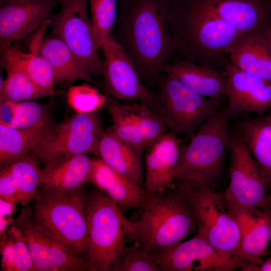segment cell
Returning a JSON list of instances; mask_svg holds the SVG:
<instances>
[{"mask_svg": "<svg viewBox=\"0 0 271 271\" xmlns=\"http://www.w3.org/2000/svg\"><path fill=\"white\" fill-rule=\"evenodd\" d=\"M113 39L122 47L144 84L155 85L173 53L167 21L168 0H118Z\"/></svg>", "mask_w": 271, "mask_h": 271, "instance_id": "1", "label": "cell"}, {"mask_svg": "<svg viewBox=\"0 0 271 271\" xmlns=\"http://www.w3.org/2000/svg\"><path fill=\"white\" fill-rule=\"evenodd\" d=\"M167 21L174 62L187 61L224 71L227 49L242 33L179 0H168Z\"/></svg>", "mask_w": 271, "mask_h": 271, "instance_id": "2", "label": "cell"}, {"mask_svg": "<svg viewBox=\"0 0 271 271\" xmlns=\"http://www.w3.org/2000/svg\"><path fill=\"white\" fill-rule=\"evenodd\" d=\"M132 221L130 240L153 258L175 246L197 229L192 208L176 187L159 195H148Z\"/></svg>", "mask_w": 271, "mask_h": 271, "instance_id": "3", "label": "cell"}, {"mask_svg": "<svg viewBox=\"0 0 271 271\" xmlns=\"http://www.w3.org/2000/svg\"><path fill=\"white\" fill-rule=\"evenodd\" d=\"M87 197L81 188L64 191L41 186L33 198L32 211L37 225L82 257L87 235Z\"/></svg>", "mask_w": 271, "mask_h": 271, "instance_id": "4", "label": "cell"}, {"mask_svg": "<svg viewBox=\"0 0 271 271\" xmlns=\"http://www.w3.org/2000/svg\"><path fill=\"white\" fill-rule=\"evenodd\" d=\"M225 109H220L204 122L180 147L175 182L194 180L214 189L223 172L230 134Z\"/></svg>", "mask_w": 271, "mask_h": 271, "instance_id": "5", "label": "cell"}, {"mask_svg": "<svg viewBox=\"0 0 271 271\" xmlns=\"http://www.w3.org/2000/svg\"><path fill=\"white\" fill-rule=\"evenodd\" d=\"M85 255L98 270H111L130 240L132 221L100 190L87 197Z\"/></svg>", "mask_w": 271, "mask_h": 271, "instance_id": "6", "label": "cell"}, {"mask_svg": "<svg viewBox=\"0 0 271 271\" xmlns=\"http://www.w3.org/2000/svg\"><path fill=\"white\" fill-rule=\"evenodd\" d=\"M176 186L192 208L197 230L196 235L223 254L238 256L252 263L242 250L239 228L223 194L194 180L178 181Z\"/></svg>", "mask_w": 271, "mask_h": 271, "instance_id": "7", "label": "cell"}, {"mask_svg": "<svg viewBox=\"0 0 271 271\" xmlns=\"http://www.w3.org/2000/svg\"><path fill=\"white\" fill-rule=\"evenodd\" d=\"M158 89L154 111L169 129L190 138L198 128L221 109V101L204 96L162 73L155 79Z\"/></svg>", "mask_w": 271, "mask_h": 271, "instance_id": "8", "label": "cell"}, {"mask_svg": "<svg viewBox=\"0 0 271 271\" xmlns=\"http://www.w3.org/2000/svg\"><path fill=\"white\" fill-rule=\"evenodd\" d=\"M88 4V0H59V11L48 17L51 34L68 46L91 75L102 74L103 61L97 53Z\"/></svg>", "mask_w": 271, "mask_h": 271, "instance_id": "9", "label": "cell"}, {"mask_svg": "<svg viewBox=\"0 0 271 271\" xmlns=\"http://www.w3.org/2000/svg\"><path fill=\"white\" fill-rule=\"evenodd\" d=\"M229 186L223 193L225 200L241 206L257 207L271 213V195L257 165L244 142L230 132Z\"/></svg>", "mask_w": 271, "mask_h": 271, "instance_id": "10", "label": "cell"}, {"mask_svg": "<svg viewBox=\"0 0 271 271\" xmlns=\"http://www.w3.org/2000/svg\"><path fill=\"white\" fill-rule=\"evenodd\" d=\"M105 91L126 102H139L153 110L157 94L144 84L131 60L111 35L101 44Z\"/></svg>", "mask_w": 271, "mask_h": 271, "instance_id": "11", "label": "cell"}, {"mask_svg": "<svg viewBox=\"0 0 271 271\" xmlns=\"http://www.w3.org/2000/svg\"><path fill=\"white\" fill-rule=\"evenodd\" d=\"M161 271H231L250 262L223 254L195 235L153 258Z\"/></svg>", "mask_w": 271, "mask_h": 271, "instance_id": "12", "label": "cell"}, {"mask_svg": "<svg viewBox=\"0 0 271 271\" xmlns=\"http://www.w3.org/2000/svg\"><path fill=\"white\" fill-rule=\"evenodd\" d=\"M240 32L271 25V0H179Z\"/></svg>", "mask_w": 271, "mask_h": 271, "instance_id": "13", "label": "cell"}, {"mask_svg": "<svg viewBox=\"0 0 271 271\" xmlns=\"http://www.w3.org/2000/svg\"><path fill=\"white\" fill-rule=\"evenodd\" d=\"M224 72L227 98L225 109L229 119L243 111L260 115L271 109V82L247 74L229 61Z\"/></svg>", "mask_w": 271, "mask_h": 271, "instance_id": "14", "label": "cell"}, {"mask_svg": "<svg viewBox=\"0 0 271 271\" xmlns=\"http://www.w3.org/2000/svg\"><path fill=\"white\" fill-rule=\"evenodd\" d=\"M181 140L167 131L146 150L144 188L148 195L163 194L176 186L174 174Z\"/></svg>", "mask_w": 271, "mask_h": 271, "instance_id": "15", "label": "cell"}, {"mask_svg": "<svg viewBox=\"0 0 271 271\" xmlns=\"http://www.w3.org/2000/svg\"><path fill=\"white\" fill-rule=\"evenodd\" d=\"M59 4V0H11L1 5V48L39 28Z\"/></svg>", "mask_w": 271, "mask_h": 271, "instance_id": "16", "label": "cell"}, {"mask_svg": "<svg viewBox=\"0 0 271 271\" xmlns=\"http://www.w3.org/2000/svg\"><path fill=\"white\" fill-rule=\"evenodd\" d=\"M225 201L238 223L243 252L252 263H261V256L264 254L271 239V213L259 208L241 206Z\"/></svg>", "mask_w": 271, "mask_h": 271, "instance_id": "17", "label": "cell"}, {"mask_svg": "<svg viewBox=\"0 0 271 271\" xmlns=\"http://www.w3.org/2000/svg\"><path fill=\"white\" fill-rule=\"evenodd\" d=\"M227 54L229 62L237 68L271 82V50L262 29L240 34Z\"/></svg>", "mask_w": 271, "mask_h": 271, "instance_id": "18", "label": "cell"}, {"mask_svg": "<svg viewBox=\"0 0 271 271\" xmlns=\"http://www.w3.org/2000/svg\"><path fill=\"white\" fill-rule=\"evenodd\" d=\"M27 53L11 45L1 48L2 66L7 77L1 76L0 101L21 102L40 98L48 95L38 87L27 73L25 62Z\"/></svg>", "mask_w": 271, "mask_h": 271, "instance_id": "19", "label": "cell"}, {"mask_svg": "<svg viewBox=\"0 0 271 271\" xmlns=\"http://www.w3.org/2000/svg\"><path fill=\"white\" fill-rule=\"evenodd\" d=\"M90 181L106 193L122 211L140 210L148 197L144 188L132 183L100 159H92Z\"/></svg>", "mask_w": 271, "mask_h": 271, "instance_id": "20", "label": "cell"}, {"mask_svg": "<svg viewBox=\"0 0 271 271\" xmlns=\"http://www.w3.org/2000/svg\"><path fill=\"white\" fill-rule=\"evenodd\" d=\"M235 128L269 190L271 189V109L266 114L239 122Z\"/></svg>", "mask_w": 271, "mask_h": 271, "instance_id": "21", "label": "cell"}, {"mask_svg": "<svg viewBox=\"0 0 271 271\" xmlns=\"http://www.w3.org/2000/svg\"><path fill=\"white\" fill-rule=\"evenodd\" d=\"M53 126L31 152L44 166L87 153L96 154L98 138L101 133H58L53 131Z\"/></svg>", "mask_w": 271, "mask_h": 271, "instance_id": "22", "label": "cell"}, {"mask_svg": "<svg viewBox=\"0 0 271 271\" xmlns=\"http://www.w3.org/2000/svg\"><path fill=\"white\" fill-rule=\"evenodd\" d=\"M163 73L207 97L221 100L225 96L226 78L223 71L182 60L167 64Z\"/></svg>", "mask_w": 271, "mask_h": 271, "instance_id": "23", "label": "cell"}, {"mask_svg": "<svg viewBox=\"0 0 271 271\" xmlns=\"http://www.w3.org/2000/svg\"><path fill=\"white\" fill-rule=\"evenodd\" d=\"M96 155L123 177L142 187L144 184L142 155L127 145L110 130L100 134Z\"/></svg>", "mask_w": 271, "mask_h": 271, "instance_id": "24", "label": "cell"}, {"mask_svg": "<svg viewBox=\"0 0 271 271\" xmlns=\"http://www.w3.org/2000/svg\"><path fill=\"white\" fill-rule=\"evenodd\" d=\"M40 51L51 66L55 84H69L81 79L98 84L68 46L54 35L44 37Z\"/></svg>", "mask_w": 271, "mask_h": 271, "instance_id": "25", "label": "cell"}, {"mask_svg": "<svg viewBox=\"0 0 271 271\" xmlns=\"http://www.w3.org/2000/svg\"><path fill=\"white\" fill-rule=\"evenodd\" d=\"M92 159L85 154L75 156L41 169L40 186L64 191L81 188L90 181Z\"/></svg>", "mask_w": 271, "mask_h": 271, "instance_id": "26", "label": "cell"}, {"mask_svg": "<svg viewBox=\"0 0 271 271\" xmlns=\"http://www.w3.org/2000/svg\"><path fill=\"white\" fill-rule=\"evenodd\" d=\"M54 124L51 120L38 126L26 129L0 125L1 168L31 152Z\"/></svg>", "mask_w": 271, "mask_h": 271, "instance_id": "27", "label": "cell"}, {"mask_svg": "<svg viewBox=\"0 0 271 271\" xmlns=\"http://www.w3.org/2000/svg\"><path fill=\"white\" fill-rule=\"evenodd\" d=\"M50 25L47 19L38 28L32 38L29 52L27 53L25 62V70L34 83L45 92L49 97L57 93L55 88L54 74L51 66L40 51V46L46 30Z\"/></svg>", "mask_w": 271, "mask_h": 271, "instance_id": "28", "label": "cell"}, {"mask_svg": "<svg viewBox=\"0 0 271 271\" xmlns=\"http://www.w3.org/2000/svg\"><path fill=\"white\" fill-rule=\"evenodd\" d=\"M11 225L16 226L21 231L36 271H51L45 239L40 227L33 221L30 208H22Z\"/></svg>", "mask_w": 271, "mask_h": 271, "instance_id": "29", "label": "cell"}, {"mask_svg": "<svg viewBox=\"0 0 271 271\" xmlns=\"http://www.w3.org/2000/svg\"><path fill=\"white\" fill-rule=\"evenodd\" d=\"M9 168L17 187L19 203L26 206L33 199L40 186L41 169L39 160L30 152L6 166Z\"/></svg>", "mask_w": 271, "mask_h": 271, "instance_id": "30", "label": "cell"}, {"mask_svg": "<svg viewBox=\"0 0 271 271\" xmlns=\"http://www.w3.org/2000/svg\"><path fill=\"white\" fill-rule=\"evenodd\" d=\"M106 105L112 123L108 130L120 140L143 155L150 145L139 132L125 103L107 100Z\"/></svg>", "mask_w": 271, "mask_h": 271, "instance_id": "31", "label": "cell"}, {"mask_svg": "<svg viewBox=\"0 0 271 271\" xmlns=\"http://www.w3.org/2000/svg\"><path fill=\"white\" fill-rule=\"evenodd\" d=\"M41 230L47 245L51 271L98 270L87 259L76 255L58 240Z\"/></svg>", "mask_w": 271, "mask_h": 271, "instance_id": "32", "label": "cell"}, {"mask_svg": "<svg viewBox=\"0 0 271 271\" xmlns=\"http://www.w3.org/2000/svg\"><path fill=\"white\" fill-rule=\"evenodd\" d=\"M90 20L99 48L112 34L118 15V0H89Z\"/></svg>", "mask_w": 271, "mask_h": 271, "instance_id": "33", "label": "cell"}, {"mask_svg": "<svg viewBox=\"0 0 271 271\" xmlns=\"http://www.w3.org/2000/svg\"><path fill=\"white\" fill-rule=\"evenodd\" d=\"M125 107L139 132L150 146L167 132L163 119L147 105L139 102L125 103Z\"/></svg>", "mask_w": 271, "mask_h": 271, "instance_id": "34", "label": "cell"}, {"mask_svg": "<svg viewBox=\"0 0 271 271\" xmlns=\"http://www.w3.org/2000/svg\"><path fill=\"white\" fill-rule=\"evenodd\" d=\"M66 97L68 103L77 113H94L107 101L105 95L86 84L71 86Z\"/></svg>", "mask_w": 271, "mask_h": 271, "instance_id": "35", "label": "cell"}, {"mask_svg": "<svg viewBox=\"0 0 271 271\" xmlns=\"http://www.w3.org/2000/svg\"><path fill=\"white\" fill-rule=\"evenodd\" d=\"M111 270L161 271V269L148 253L133 243L124 248Z\"/></svg>", "mask_w": 271, "mask_h": 271, "instance_id": "36", "label": "cell"}, {"mask_svg": "<svg viewBox=\"0 0 271 271\" xmlns=\"http://www.w3.org/2000/svg\"><path fill=\"white\" fill-rule=\"evenodd\" d=\"M52 120L47 105L32 100L18 102L16 118L10 126L19 129L34 127Z\"/></svg>", "mask_w": 271, "mask_h": 271, "instance_id": "37", "label": "cell"}, {"mask_svg": "<svg viewBox=\"0 0 271 271\" xmlns=\"http://www.w3.org/2000/svg\"><path fill=\"white\" fill-rule=\"evenodd\" d=\"M9 229L15 242L16 271H36L31 253L21 231L14 225H12Z\"/></svg>", "mask_w": 271, "mask_h": 271, "instance_id": "38", "label": "cell"}, {"mask_svg": "<svg viewBox=\"0 0 271 271\" xmlns=\"http://www.w3.org/2000/svg\"><path fill=\"white\" fill-rule=\"evenodd\" d=\"M0 251L2 271H16V253L13 236L9 229L1 236Z\"/></svg>", "mask_w": 271, "mask_h": 271, "instance_id": "39", "label": "cell"}, {"mask_svg": "<svg viewBox=\"0 0 271 271\" xmlns=\"http://www.w3.org/2000/svg\"><path fill=\"white\" fill-rule=\"evenodd\" d=\"M0 198L19 203V198L17 187L8 166L1 168L0 173Z\"/></svg>", "mask_w": 271, "mask_h": 271, "instance_id": "40", "label": "cell"}, {"mask_svg": "<svg viewBox=\"0 0 271 271\" xmlns=\"http://www.w3.org/2000/svg\"><path fill=\"white\" fill-rule=\"evenodd\" d=\"M16 203L0 198V236L5 233L8 226L14 221L12 215Z\"/></svg>", "mask_w": 271, "mask_h": 271, "instance_id": "41", "label": "cell"}, {"mask_svg": "<svg viewBox=\"0 0 271 271\" xmlns=\"http://www.w3.org/2000/svg\"><path fill=\"white\" fill-rule=\"evenodd\" d=\"M18 102L6 100L1 102L0 125L10 126L14 122Z\"/></svg>", "mask_w": 271, "mask_h": 271, "instance_id": "42", "label": "cell"}, {"mask_svg": "<svg viewBox=\"0 0 271 271\" xmlns=\"http://www.w3.org/2000/svg\"><path fill=\"white\" fill-rule=\"evenodd\" d=\"M241 270L271 271V258L259 264L250 263L241 269Z\"/></svg>", "mask_w": 271, "mask_h": 271, "instance_id": "43", "label": "cell"}, {"mask_svg": "<svg viewBox=\"0 0 271 271\" xmlns=\"http://www.w3.org/2000/svg\"><path fill=\"white\" fill-rule=\"evenodd\" d=\"M262 32L271 50V25L268 26L262 29Z\"/></svg>", "mask_w": 271, "mask_h": 271, "instance_id": "44", "label": "cell"}, {"mask_svg": "<svg viewBox=\"0 0 271 271\" xmlns=\"http://www.w3.org/2000/svg\"><path fill=\"white\" fill-rule=\"evenodd\" d=\"M11 0H0V5H2Z\"/></svg>", "mask_w": 271, "mask_h": 271, "instance_id": "45", "label": "cell"}]
</instances>
